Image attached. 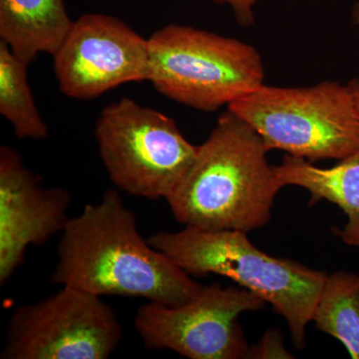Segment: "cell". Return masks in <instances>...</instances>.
I'll use <instances>...</instances> for the list:
<instances>
[{"label":"cell","mask_w":359,"mask_h":359,"mask_svg":"<svg viewBox=\"0 0 359 359\" xmlns=\"http://www.w3.org/2000/svg\"><path fill=\"white\" fill-rule=\"evenodd\" d=\"M148 42V81L187 107L212 112L264 84L261 54L241 40L169 25Z\"/></svg>","instance_id":"obj_4"},{"label":"cell","mask_w":359,"mask_h":359,"mask_svg":"<svg viewBox=\"0 0 359 359\" xmlns=\"http://www.w3.org/2000/svg\"><path fill=\"white\" fill-rule=\"evenodd\" d=\"M268 152L256 130L228 109L167 200L175 219L202 230L264 228L283 188Z\"/></svg>","instance_id":"obj_2"},{"label":"cell","mask_w":359,"mask_h":359,"mask_svg":"<svg viewBox=\"0 0 359 359\" xmlns=\"http://www.w3.org/2000/svg\"><path fill=\"white\" fill-rule=\"evenodd\" d=\"M257 1V0H224V4H230L238 25L243 27H250L256 22L254 6Z\"/></svg>","instance_id":"obj_16"},{"label":"cell","mask_w":359,"mask_h":359,"mask_svg":"<svg viewBox=\"0 0 359 359\" xmlns=\"http://www.w3.org/2000/svg\"><path fill=\"white\" fill-rule=\"evenodd\" d=\"M28 65L0 40V114L11 123L18 139L44 140L49 130L32 95Z\"/></svg>","instance_id":"obj_14"},{"label":"cell","mask_w":359,"mask_h":359,"mask_svg":"<svg viewBox=\"0 0 359 359\" xmlns=\"http://www.w3.org/2000/svg\"><path fill=\"white\" fill-rule=\"evenodd\" d=\"M228 109L256 130L268 151L314 163L342 160L359 150V115L348 82L304 88L263 84Z\"/></svg>","instance_id":"obj_5"},{"label":"cell","mask_w":359,"mask_h":359,"mask_svg":"<svg viewBox=\"0 0 359 359\" xmlns=\"http://www.w3.org/2000/svg\"><path fill=\"white\" fill-rule=\"evenodd\" d=\"M311 321L359 359V275L339 271L327 276Z\"/></svg>","instance_id":"obj_13"},{"label":"cell","mask_w":359,"mask_h":359,"mask_svg":"<svg viewBox=\"0 0 359 359\" xmlns=\"http://www.w3.org/2000/svg\"><path fill=\"white\" fill-rule=\"evenodd\" d=\"M266 302L247 289L203 287L177 306L149 302L137 311L135 327L149 349H170L190 359L245 358L248 346L241 314Z\"/></svg>","instance_id":"obj_8"},{"label":"cell","mask_w":359,"mask_h":359,"mask_svg":"<svg viewBox=\"0 0 359 359\" xmlns=\"http://www.w3.org/2000/svg\"><path fill=\"white\" fill-rule=\"evenodd\" d=\"M65 0H0V39L28 65L53 56L73 25Z\"/></svg>","instance_id":"obj_12"},{"label":"cell","mask_w":359,"mask_h":359,"mask_svg":"<svg viewBox=\"0 0 359 359\" xmlns=\"http://www.w3.org/2000/svg\"><path fill=\"white\" fill-rule=\"evenodd\" d=\"M71 195L44 188L18 151L0 148V285H6L25 259L30 245H43L62 233L69 218Z\"/></svg>","instance_id":"obj_10"},{"label":"cell","mask_w":359,"mask_h":359,"mask_svg":"<svg viewBox=\"0 0 359 359\" xmlns=\"http://www.w3.org/2000/svg\"><path fill=\"white\" fill-rule=\"evenodd\" d=\"M353 18L355 25L359 27V1L355 2L353 7ZM348 83L351 85V89H353L356 109H358L359 115V79L358 78H355V79L348 81Z\"/></svg>","instance_id":"obj_17"},{"label":"cell","mask_w":359,"mask_h":359,"mask_svg":"<svg viewBox=\"0 0 359 359\" xmlns=\"http://www.w3.org/2000/svg\"><path fill=\"white\" fill-rule=\"evenodd\" d=\"M122 334L101 297L62 285L57 294L14 309L0 358L106 359Z\"/></svg>","instance_id":"obj_7"},{"label":"cell","mask_w":359,"mask_h":359,"mask_svg":"<svg viewBox=\"0 0 359 359\" xmlns=\"http://www.w3.org/2000/svg\"><path fill=\"white\" fill-rule=\"evenodd\" d=\"M53 60L59 88L77 100L149 79L148 40L106 14H84L74 21Z\"/></svg>","instance_id":"obj_9"},{"label":"cell","mask_w":359,"mask_h":359,"mask_svg":"<svg viewBox=\"0 0 359 359\" xmlns=\"http://www.w3.org/2000/svg\"><path fill=\"white\" fill-rule=\"evenodd\" d=\"M149 244L193 276H226L254 292L282 316L295 348L306 346V330L327 273L257 249L243 231H209L186 226L160 231Z\"/></svg>","instance_id":"obj_3"},{"label":"cell","mask_w":359,"mask_h":359,"mask_svg":"<svg viewBox=\"0 0 359 359\" xmlns=\"http://www.w3.org/2000/svg\"><path fill=\"white\" fill-rule=\"evenodd\" d=\"M95 138L113 184L150 200L169 199L198 150L172 118L130 98L101 111Z\"/></svg>","instance_id":"obj_6"},{"label":"cell","mask_w":359,"mask_h":359,"mask_svg":"<svg viewBox=\"0 0 359 359\" xmlns=\"http://www.w3.org/2000/svg\"><path fill=\"white\" fill-rule=\"evenodd\" d=\"M245 358H294L285 348L283 335L278 330H269L255 346H249Z\"/></svg>","instance_id":"obj_15"},{"label":"cell","mask_w":359,"mask_h":359,"mask_svg":"<svg viewBox=\"0 0 359 359\" xmlns=\"http://www.w3.org/2000/svg\"><path fill=\"white\" fill-rule=\"evenodd\" d=\"M275 170L283 188L297 186L308 191L309 204L325 200L339 205L347 217L339 236L344 244L359 248V150L332 168L316 167L287 154Z\"/></svg>","instance_id":"obj_11"},{"label":"cell","mask_w":359,"mask_h":359,"mask_svg":"<svg viewBox=\"0 0 359 359\" xmlns=\"http://www.w3.org/2000/svg\"><path fill=\"white\" fill-rule=\"evenodd\" d=\"M217 4H224V0H214Z\"/></svg>","instance_id":"obj_18"},{"label":"cell","mask_w":359,"mask_h":359,"mask_svg":"<svg viewBox=\"0 0 359 359\" xmlns=\"http://www.w3.org/2000/svg\"><path fill=\"white\" fill-rule=\"evenodd\" d=\"M61 233L54 285L168 306L192 301L204 287L142 238L134 212L112 189L70 218Z\"/></svg>","instance_id":"obj_1"}]
</instances>
